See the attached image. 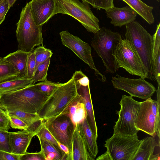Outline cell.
Returning a JSON list of instances; mask_svg holds the SVG:
<instances>
[{"mask_svg":"<svg viewBox=\"0 0 160 160\" xmlns=\"http://www.w3.org/2000/svg\"><path fill=\"white\" fill-rule=\"evenodd\" d=\"M48 97L34 84L18 90L0 94V102L7 112L19 110L37 113Z\"/></svg>","mask_w":160,"mask_h":160,"instance_id":"1","label":"cell"},{"mask_svg":"<svg viewBox=\"0 0 160 160\" xmlns=\"http://www.w3.org/2000/svg\"><path fill=\"white\" fill-rule=\"evenodd\" d=\"M125 39L128 40L139 57L148 78H153L152 69L153 36L138 22L126 25Z\"/></svg>","mask_w":160,"mask_h":160,"instance_id":"2","label":"cell"},{"mask_svg":"<svg viewBox=\"0 0 160 160\" xmlns=\"http://www.w3.org/2000/svg\"><path fill=\"white\" fill-rule=\"evenodd\" d=\"M16 25L18 50L29 53L34 50L35 46H43L42 26L37 25L34 22L28 2L22 8Z\"/></svg>","mask_w":160,"mask_h":160,"instance_id":"3","label":"cell"},{"mask_svg":"<svg viewBox=\"0 0 160 160\" xmlns=\"http://www.w3.org/2000/svg\"><path fill=\"white\" fill-rule=\"evenodd\" d=\"M73 78L60 83L49 96L37 113L43 121L61 114L78 95Z\"/></svg>","mask_w":160,"mask_h":160,"instance_id":"4","label":"cell"},{"mask_svg":"<svg viewBox=\"0 0 160 160\" xmlns=\"http://www.w3.org/2000/svg\"><path fill=\"white\" fill-rule=\"evenodd\" d=\"M122 39L119 33L104 27L100 28V30L94 34L91 45L101 58L106 73L114 74L117 70L113 54Z\"/></svg>","mask_w":160,"mask_h":160,"instance_id":"5","label":"cell"},{"mask_svg":"<svg viewBox=\"0 0 160 160\" xmlns=\"http://www.w3.org/2000/svg\"><path fill=\"white\" fill-rule=\"evenodd\" d=\"M56 14L61 13L72 17L89 32L94 34L100 30L99 20L93 14L89 4L79 0H57Z\"/></svg>","mask_w":160,"mask_h":160,"instance_id":"6","label":"cell"},{"mask_svg":"<svg viewBox=\"0 0 160 160\" xmlns=\"http://www.w3.org/2000/svg\"><path fill=\"white\" fill-rule=\"evenodd\" d=\"M160 96L157 100L150 98L140 102L134 121L136 127L153 137L160 138Z\"/></svg>","mask_w":160,"mask_h":160,"instance_id":"7","label":"cell"},{"mask_svg":"<svg viewBox=\"0 0 160 160\" xmlns=\"http://www.w3.org/2000/svg\"><path fill=\"white\" fill-rule=\"evenodd\" d=\"M131 96L123 95L119 104L121 108L117 112L118 118L114 127L113 134L124 137L136 135L139 131L134 121L140 106V102Z\"/></svg>","mask_w":160,"mask_h":160,"instance_id":"8","label":"cell"},{"mask_svg":"<svg viewBox=\"0 0 160 160\" xmlns=\"http://www.w3.org/2000/svg\"><path fill=\"white\" fill-rule=\"evenodd\" d=\"M113 56L117 70L122 68L132 75L148 78L139 57L127 39H122L120 41Z\"/></svg>","mask_w":160,"mask_h":160,"instance_id":"9","label":"cell"},{"mask_svg":"<svg viewBox=\"0 0 160 160\" xmlns=\"http://www.w3.org/2000/svg\"><path fill=\"white\" fill-rule=\"evenodd\" d=\"M141 141L138 135L124 137L113 134L105 141L104 146L112 160H132Z\"/></svg>","mask_w":160,"mask_h":160,"instance_id":"10","label":"cell"},{"mask_svg":"<svg viewBox=\"0 0 160 160\" xmlns=\"http://www.w3.org/2000/svg\"><path fill=\"white\" fill-rule=\"evenodd\" d=\"M111 82L115 89L124 91L132 97L145 100L151 98L156 90L153 84L142 77L131 79L117 74L112 77Z\"/></svg>","mask_w":160,"mask_h":160,"instance_id":"11","label":"cell"},{"mask_svg":"<svg viewBox=\"0 0 160 160\" xmlns=\"http://www.w3.org/2000/svg\"><path fill=\"white\" fill-rule=\"evenodd\" d=\"M62 44L71 50L80 59L93 70L98 79L102 82L106 81L105 76L96 68L91 54V48L89 44L68 31L59 33Z\"/></svg>","mask_w":160,"mask_h":160,"instance_id":"12","label":"cell"},{"mask_svg":"<svg viewBox=\"0 0 160 160\" xmlns=\"http://www.w3.org/2000/svg\"><path fill=\"white\" fill-rule=\"evenodd\" d=\"M43 122L57 142L66 146L70 152L74 125L70 118L65 115L60 114Z\"/></svg>","mask_w":160,"mask_h":160,"instance_id":"13","label":"cell"},{"mask_svg":"<svg viewBox=\"0 0 160 160\" xmlns=\"http://www.w3.org/2000/svg\"><path fill=\"white\" fill-rule=\"evenodd\" d=\"M75 82L78 94L82 98L87 114V119L93 133L97 139L98 128L95 119L90 89L89 80L81 71H76L72 77Z\"/></svg>","mask_w":160,"mask_h":160,"instance_id":"14","label":"cell"},{"mask_svg":"<svg viewBox=\"0 0 160 160\" xmlns=\"http://www.w3.org/2000/svg\"><path fill=\"white\" fill-rule=\"evenodd\" d=\"M57 0H32L28 2L33 19L42 25L56 14Z\"/></svg>","mask_w":160,"mask_h":160,"instance_id":"15","label":"cell"},{"mask_svg":"<svg viewBox=\"0 0 160 160\" xmlns=\"http://www.w3.org/2000/svg\"><path fill=\"white\" fill-rule=\"evenodd\" d=\"M66 160H94L88 151L79 124L74 126L72 137L71 149Z\"/></svg>","mask_w":160,"mask_h":160,"instance_id":"16","label":"cell"},{"mask_svg":"<svg viewBox=\"0 0 160 160\" xmlns=\"http://www.w3.org/2000/svg\"><path fill=\"white\" fill-rule=\"evenodd\" d=\"M36 134V131H32L27 130L10 132L9 142L11 152L19 155L25 153L32 138Z\"/></svg>","mask_w":160,"mask_h":160,"instance_id":"17","label":"cell"},{"mask_svg":"<svg viewBox=\"0 0 160 160\" xmlns=\"http://www.w3.org/2000/svg\"><path fill=\"white\" fill-rule=\"evenodd\" d=\"M108 18L111 19V23L120 28L135 21L138 13L129 6L121 8L114 6L105 10Z\"/></svg>","mask_w":160,"mask_h":160,"instance_id":"18","label":"cell"},{"mask_svg":"<svg viewBox=\"0 0 160 160\" xmlns=\"http://www.w3.org/2000/svg\"><path fill=\"white\" fill-rule=\"evenodd\" d=\"M160 148V142L155 137H148L141 140L132 160H159L160 153L156 152Z\"/></svg>","mask_w":160,"mask_h":160,"instance_id":"19","label":"cell"},{"mask_svg":"<svg viewBox=\"0 0 160 160\" xmlns=\"http://www.w3.org/2000/svg\"><path fill=\"white\" fill-rule=\"evenodd\" d=\"M60 114L68 116L74 126L81 123L87 118V111L80 96L78 94L74 99Z\"/></svg>","mask_w":160,"mask_h":160,"instance_id":"20","label":"cell"},{"mask_svg":"<svg viewBox=\"0 0 160 160\" xmlns=\"http://www.w3.org/2000/svg\"><path fill=\"white\" fill-rule=\"evenodd\" d=\"M28 54L29 53L18 50L3 58L18 71L20 77L27 78V64Z\"/></svg>","mask_w":160,"mask_h":160,"instance_id":"21","label":"cell"},{"mask_svg":"<svg viewBox=\"0 0 160 160\" xmlns=\"http://www.w3.org/2000/svg\"><path fill=\"white\" fill-rule=\"evenodd\" d=\"M79 124L88 151L90 155L95 159L98 152L97 139L91 131L87 118Z\"/></svg>","mask_w":160,"mask_h":160,"instance_id":"22","label":"cell"},{"mask_svg":"<svg viewBox=\"0 0 160 160\" xmlns=\"http://www.w3.org/2000/svg\"><path fill=\"white\" fill-rule=\"evenodd\" d=\"M133 8L149 24L154 22L152 10L153 8L146 4L141 0H122Z\"/></svg>","mask_w":160,"mask_h":160,"instance_id":"23","label":"cell"},{"mask_svg":"<svg viewBox=\"0 0 160 160\" xmlns=\"http://www.w3.org/2000/svg\"><path fill=\"white\" fill-rule=\"evenodd\" d=\"M8 114L16 116L23 121L28 126L27 130L35 131L43 120L37 113L25 112L16 110L7 112Z\"/></svg>","mask_w":160,"mask_h":160,"instance_id":"24","label":"cell"},{"mask_svg":"<svg viewBox=\"0 0 160 160\" xmlns=\"http://www.w3.org/2000/svg\"><path fill=\"white\" fill-rule=\"evenodd\" d=\"M32 79L18 77L0 83V94L18 90L32 84Z\"/></svg>","mask_w":160,"mask_h":160,"instance_id":"25","label":"cell"},{"mask_svg":"<svg viewBox=\"0 0 160 160\" xmlns=\"http://www.w3.org/2000/svg\"><path fill=\"white\" fill-rule=\"evenodd\" d=\"M19 76V72L4 58L0 57V83Z\"/></svg>","mask_w":160,"mask_h":160,"instance_id":"26","label":"cell"},{"mask_svg":"<svg viewBox=\"0 0 160 160\" xmlns=\"http://www.w3.org/2000/svg\"><path fill=\"white\" fill-rule=\"evenodd\" d=\"M38 138L40 144L41 150L43 152L45 158L48 154L52 153L55 155L56 160H66V155L60 148L49 141Z\"/></svg>","mask_w":160,"mask_h":160,"instance_id":"27","label":"cell"},{"mask_svg":"<svg viewBox=\"0 0 160 160\" xmlns=\"http://www.w3.org/2000/svg\"><path fill=\"white\" fill-rule=\"evenodd\" d=\"M51 58L40 64L36 68L32 79V84L39 81H44L47 80L48 68L50 62Z\"/></svg>","mask_w":160,"mask_h":160,"instance_id":"28","label":"cell"},{"mask_svg":"<svg viewBox=\"0 0 160 160\" xmlns=\"http://www.w3.org/2000/svg\"><path fill=\"white\" fill-rule=\"evenodd\" d=\"M34 51L36 60L35 71L38 65L51 58L53 53L50 50L45 48L43 46L38 47Z\"/></svg>","mask_w":160,"mask_h":160,"instance_id":"29","label":"cell"},{"mask_svg":"<svg viewBox=\"0 0 160 160\" xmlns=\"http://www.w3.org/2000/svg\"><path fill=\"white\" fill-rule=\"evenodd\" d=\"M36 136L38 138L49 141L60 148L58 142L46 128L43 121L36 130Z\"/></svg>","mask_w":160,"mask_h":160,"instance_id":"30","label":"cell"},{"mask_svg":"<svg viewBox=\"0 0 160 160\" xmlns=\"http://www.w3.org/2000/svg\"><path fill=\"white\" fill-rule=\"evenodd\" d=\"M91 5L94 8L105 10L114 6V0H81Z\"/></svg>","mask_w":160,"mask_h":160,"instance_id":"31","label":"cell"},{"mask_svg":"<svg viewBox=\"0 0 160 160\" xmlns=\"http://www.w3.org/2000/svg\"><path fill=\"white\" fill-rule=\"evenodd\" d=\"M60 83H55L47 80L36 84L40 90L49 96L53 92Z\"/></svg>","mask_w":160,"mask_h":160,"instance_id":"32","label":"cell"},{"mask_svg":"<svg viewBox=\"0 0 160 160\" xmlns=\"http://www.w3.org/2000/svg\"><path fill=\"white\" fill-rule=\"evenodd\" d=\"M36 67V60L34 50L29 53L27 64V78L32 79L34 75Z\"/></svg>","mask_w":160,"mask_h":160,"instance_id":"33","label":"cell"},{"mask_svg":"<svg viewBox=\"0 0 160 160\" xmlns=\"http://www.w3.org/2000/svg\"><path fill=\"white\" fill-rule=\"evenodd\" d=\"M152 59L153 60L160 51V23L157 25L155 33L153 36Z\"/></svg>","mask_w":160,"mask_h":160,"instance_id":"34","label":"cell"},{"mask_svg":"<svg viewBox=\"0 0 160 160\" xmlns=\"http://www.w3.org/2000/svg\"><path fill=\"white\" fill-rule=\"evenodd\" d=\"M8 131L0 129V150L11 152Z\"/></svg>","mask_w":160,"mask_h":160,"instance_id":"35","label":"cell"},{"mask_svg":"<svg viewBox=\"0 0 160 160\" xmlns=\"http://www.w3.org/2000/svg\"><path fill=\"white\" fill-rule=\"evenodd\" d=\"M10 127L7 112L0 102V129L8 131Z\"/></svg>","mask_w":160,"mask_h":160,"instance_id":"36","label":"cell"},{"mask_svg":"<svg viewBox=\"0 0 160 160\" xmlns=\"http://www.w3.org/2000/svg\"><path fill=\"white\" fill-rule=\"evenodd\" d=\"M8 116L10 122V126L12 128L21 130L28 129V126L22 120L16 116L8 114Z\"/></svg>","mask_w":160,"mask_h":160,"instance_id":"37","label":"cell"},{"mask_svg":"<svg viewBox=\"0 0 160 160\" xmlns=\"http://www.w3.org/2000/svg\"><path fill=\"white\" fill-rule=\"evenodd\" d=\"M152 69L153 76L157 81L158 86H160V51L152 61Z\"/></svg>","mask_w":160,"mask_h":160,"instance_id":"38","label":"cell"},{"mask_svg":"<svg viewBox=\"0 0 160 160\" xmlns=\"http://www.w3.org/2000/svg\"><path fill=\"white\" fill-rule=\"evenodd\" d=\"M19 160H45V157L41 150L38 152H26L21 155Z\"/></svg>","mask_w":160,"mask_h":160,"instance_id":"39","label":"cell"},{"mask_svg":"<svg viewBox=\"0 0 160 160\" xmlns=\"http://www.w3.org/2000/svg\"><path fill=\"white\" fill-rule=\"evenodd\" d=\"M10 8L7 0H1L0 1V25L5 19L6 14Z\"/></svg>","mask_w":160,"mask_h":160,"instance_id":"40","label":"cell"},{"mask_svg":"<svg viewBox=\"0 0 160 160\" xmlns=\"http://www.w3.org/2000/svg\"><path fill=\"white\" fill-rule=\"evenodd\" d=\"M21 155L0 150V160H19Z\"/></svg>","mask_w":160,"mask_h":160,"instance_id":"41","label":"cell"},{"mask_svg":"<svg viewBox=\"0 0 160 160\" xmlns=\"http://www.w3.org/2000/svg\"><path fill=\"white\" fill-rule=\"evenodd\" d=\"M96 159L97 160H112L107 151L104 154L98 157Z\"/></svg>","mask_w":160,"mask_h":160,"instance_id":"42","label":"cell"},{"mask_svg":"<svg viewBox=\"0 0 160 160\" xmlns=\"http://www.w3.org/2000/svg\"><path fill=\"white\" fill-rule=\"evenodd\" d=\"M58 142L59 148L66 155L67 158L70 153V151L68 148L65 145L59 142Z\"/></svg>","mask_w":160,"mask_h":160,"instance_id":"43","label":"cell"},{"mask_svg":"<svg viewBox=\"0 0 160 160\" xmlns=\"http://www.w3.org/2000/svg\"><path fill=\"white\" fill-rule=\"evenodd\" d=\"M9 4L10 8L12 7L17 0H7Z\"/></svg>","mask_w":160,"mask_h":160,"instance_id":"44","label":"cell"},{"mask_svg":"<svg viewBox=\"0 0 160 160\" xmlns=\"http://www.w3.org/2000/svg\"><path fill=\"white\" fill-rule=\"evenodd\" d=\"M157 1H158V2H159L160 1V0H156Z\"/></svg>","mask_w":160,"mask_h":160,"instance_id":"45","label":"cell"},{"mask_svg":"<svg viewBox=\"0 0 160 160\" xmlns=\"http://www.w3.org/2000/svg\"><path fill=\"white\" fill-rule=\"evenodd\" d=\"M1 0H0V1H1Z\"/></svg>","mask_w":160,"mask_h":160,"instance_id":"46","label":"cell"}]
</instances>
